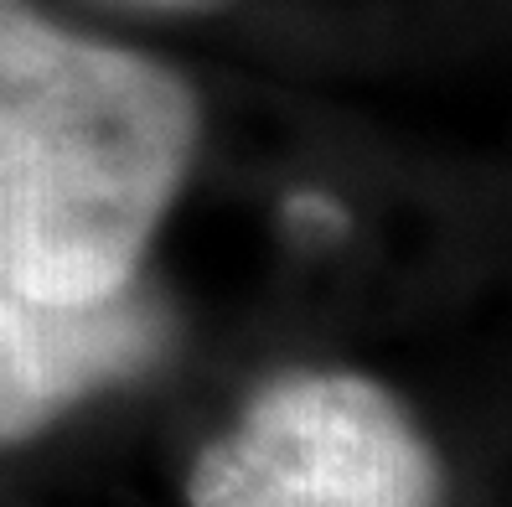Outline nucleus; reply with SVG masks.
I'll use <instances>...</instances> for the list:
<instances>
[{
  "mask_svg": "<svg viewBox=\"0 0 512 507\" xmlns=\"http://www.w3.org/2000/svg\"><path fill=\"white\" fill-rule=\"evenodd\" d=\"M197 130L182 73L0 0V285L47 301L125 290Z\"/></svg>",
  "mask_w": 512,
  "mask_h": 507,
  "instance_id": "f257e3e1",
  "label": "nucleus"
},
{
  "mask_svg": "<svg viewBox=\"0 0 512 507\" xmlns=\"http://www.w3.org/2000/svg\"><path fill=\"white\" fill-rule=\"evenodd\" d=\"M171 321L135 280L94 301L0 285V445L52 425L68 404L125 383L166 352Z\"/></svg>",
  "mask_w": 512,
  "mask_h": 507,
  "instance_id": "7ed1b4c3",
  "label": "nucleus"
},
{
  "mask_svg": "<svg viewBox=\"0 0 512 507\" xmlns=\"http://www.w3.org/2000/svg\"><path fill=\"white\" fill-rule=\"evenodd\" d=\"M192 507H440L409 409L357 373H285L192 466Z\"/></svg>",
  "mask_w": 512,
  "mask_h": 507,
  "instance_id": "f03ea898",
  "label": "nucleus"
},
{
  "mask_svg": "<svg viewBox=\"0 0 512 507\" xmlns=\"http://www.w3.org/2000/svg\"><path fill=\"white\" fill-rule=\"evenodd\" d=\"M285 218H290V228H311V233H342L347 228L342 202H331L321 192H295L285 202Z\"/></svg>",
  "mask_w": 512,
  "mask_h": 507,
  "instance_id": "20e7f679",
  "label": "nucleus"
},
{
  "mask_svg": "<svg viewBox=\"0 0 512 507\" xmlns=\"http://www.w3.org/2000/svg\"><path fill=\"white\" fill-rule=\"evenodd\" d=\"M161 6H182V0H161Z\"/></svg>",
  "mask_w": 512,
  "mask_h": 507,
  "instance_id": "39448f33",
  "label": "nucleus"
}]
</instances>
